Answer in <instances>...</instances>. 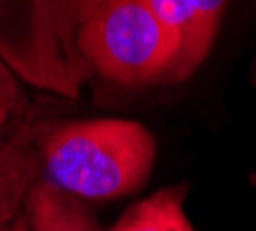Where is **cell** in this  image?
Here are the masks:
<instances>
[{
    "label": "cell",
    "instance_id": "obj_3",
    "mask_svg": "<svg viewBox=\"0 0 256 231\" xmlns=\"http://www.w3.org/2000/svg\"><path fill=\"white\" fill-rule=\"evenodd\" d=\"M90 70L125 86L171 81L180 42L146 0H104L76 28Z\"/></svg>",
    "mask_w": 256,
    "mask_h": 231
},
{
    "label": "cell",
    "instance_id": "obj_9",
    "mask_svg": "<svg viewBox=\"0 0 256 231\" xmlns=\"http://www.w3.org/2000/svg\"><path fill=\"white\" fill-rule=\"evenodd\" d=\"M67 3H70L72 19H74V24H76V28H78V26L84 24L86 19L95 12L104 0H67Z\"/></svg>",
    "mask_w": 256,
    "mask_h": 231
},
{
    "label": "cell",
    "instance_id": "obj_10",
    "mask_svg": "<svg viewBox=\"0 0 256 231\" xmlns=\"http://www.w3.org/2000/svg\"><path fill=\"white\" fill-rule=\"evenodd\" d=\"M7 231H30V229H28V217H24V215H18V217L14 219L12 226H10Z\"/></svg>",
    "mask_w": 256,
    "mask_h": 231
},
{
    "label": "cell",
    "instance_id": "obj_1",
    "mask_svg": "<svg viewBox=\"0 0 256 231\" xmlns=\"http://www.w3.org/2000/svg\"><path fill=\"white\" fill-rule=\"evenodd\" d=\"M155 136L136 120L97 118L60 125L42 139L48 183L81 199L138 190L152 171Z\"/></svg>",
    "mask_w": 256,
    "mask_h": 231
},
{
    "label": "cell",
    "instance_id": "obj_5",
    "mask_svg": "<svg viewBox=\"0 0 256 231\" xmlns=\"http://www.w3.org/2000/svg\"><path fill=\"white\" fill-rule=\"evenodd\" d=\"M37 183V146L32 132L18 130L0 136V231L18 217L30 187Z\"/></svg>",
    "mask_w": 256,
    "mask_h": 231
},
{
    "label": "cell",
    "instance_id": "obj_4",
    "mask_svg": "<svg viewBox=\"0 0 256 231\" xmlns=\"http://www.w3.org/2000/svg\"><path fill=\"white\" fill-rule=\"evenodd\" d=\"M180 42L171 81L187 79L201 65L220 28L226 0H146Z\"/></svg>",
    "mask_w": 256,
    "mask_h": 231
},
{
    "label": "cell",
    "instance_id": "obj_2",
    "mask_svg": "<svg viewBox=\"0 0 256 231\" xmlns=\"http://www.w3.org/2000/svg\"><path fill=\"white\" fill-rule=\"evenodd\" d=\"M0 60L24 83L62 97H78L95 74L67 0H0Z\"/></svg>",
    "mask_w": 256,
    "mask_h": 231
},
{
    "label": "cell",
    "instance_id": "obj_7",
    "mask_svg": "<svg viewBox=\"0 0 256 231\" xmlns=\"http://www.w3.org/2000/svg\"><path fill=\"white\" fill-rule=\"evenodd\" d=\"M187 185L162 187L122 213L111 231H194L185 215Z\"/></svg>",
    "mask_w": 256,
    "mask_h": 231
},
{
    "label": "cell",
    "instance_id": "obj_6",
    "mask_svg": "<svg viewBox=\"0 0 256 231\" xmlns=\"http://www.w3.org/2000/svg\"><path fill=\"white\" fill-rule=\"evenodd\" d=\"M30 231H100L95 217L76 196L54 183H35L26 196Z\"/></svg>",
    "mask_w": 256,
    "mask_h": 231
},
{
    "label": "cell",
    "instance_id": "obj_8",
    "mask_svg": "<svg viewBox=\"0 0 256 231\" xmlns=\"http://www.w3.org/2000/svg\"><path fill=\"white\" fill-rule=\"evenodd\" d=\"M28 97L12 70L0 60V127H5L12 118L26 111Z\"/></svg>",
    "mask_w": 256,
    "mask_h": 231
}]
</instances>
